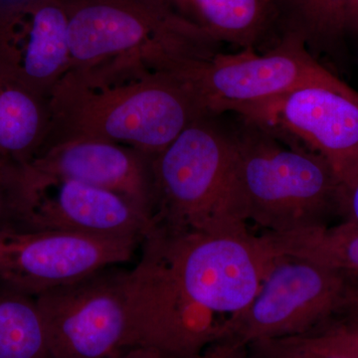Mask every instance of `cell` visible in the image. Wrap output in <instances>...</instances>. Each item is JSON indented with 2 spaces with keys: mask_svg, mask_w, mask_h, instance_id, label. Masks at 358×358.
I'll return each mask as SVG.
<instances>
[{
  "mask_svg": "<svg viewBox=\"0 0 358 358\" xmlns=\"http://www.w3.org/2000/svg\"><path fill=\"white\" fill-rule=\"evenodd\" d=\"M70 69L99 81L187 74L220 53L164 0H64Z\"/></svg>",
  "mask_w": 358,
  "mask_h": 358,
  "instance_id": "obj_1",
  "label": "cell"
},
{
  "mask_svg": "<svg viewBox=\"0 0 358 358\" xmlns=\"http://www.w3.org/2000/svg\"><path fill=\"white\" fill-rule=\"evenodd\" d=\"M49 110L43 150L61 141L92 138L126 145L152 159L193 122L214 115L185 75L171 73L99 81L68 71L52 89Z\"/></svg>",
  "mask_w": 358,
  "mask_h": 358,
  "instance_id": "obj_2",
  "label": "cell"
},
{
  "mask_svg": "<svg viewBox=\"0 0 358 358\" xmlns=\"http://www.w3.org/2000/svg\"><path fill=\"white\" fill-rule=\"evenodd\" d=\"M231 124L238 205L246 223L271 234L327 226L343 185L315 152L237 115Z\"/></svg>",
  "mask_w": 358,
  "mask_h": 358,
  "instance_id": "obj_3",
  "label": "cell"
},
{
  "mask_svg": "<svg viewBox=\"0 0 358 358\" xmlns=\"http://www.w3.org/2000/svg\"><path fill=\"white\" fill-rule=\"evenodd\" d=\"M222 115L199 117L152 160V227L173 232L248 227L237 201L232 128Z\"/></svg>",
  "mask_w": 358,
  "mask_h": 358,
  "instance_id": "obj_4",
  "label": "cell"
},
{
  "mask_svg": "<svg viewBox=\"0 0 358 358\" xmlns=\"http://www.w3.org/2000/svg\"><path fill=\"white\" fill-rule=\"evenodd\" d=\"M186 293L217 315H235L255 296L278 252L267 234L248 227L215 232L152 228L143 238Z\"/></svg>",
  "mask_w": 358,
  "mask_h": 358,
  "instance_id": "obj_5",
  "label": "cell"
},
{
  "mask_svg": "<svg viewBox=\"0 0 358 358\" xmlns=\"http://www.w3.org/2000/svg\"><path fill=\"white\" fill-rule=\"evenodd\" d=\"M128 278L110 266L35 296L50 358H110L134 348Z\"/></svg>",
  "mask_w": 358,
  "mask_h": 358,
  "instance_id": "obj_6",
  "label": "cell"
},
{
  "mask_svg": "<svg viewBox=\"0 0 358 358\" xmlns=\"http://www.w3.org/2000/svg\"><path fill=\"white\" fill-rule=\"evenodd\" d=\"M226 113L320 155L343 187L358 178V92L341 79L254 102L226 103L220 114Z\"/></svg>",
  "mask_w": 358,
  "mask_h": 358,
  "instance_id": "obj_7",
  "label": "cell"
},
{
  "mask_svg": "<svg viewBox=\"0 0 358 358\" xmlns=\"http://www.w3.org/2000/svg\"><path fill=\"white\" fill-rule=\"evenodd\" d=\"M348 294L333 268L278 252L255 296L224 322L220 338L257 343L303 333L336 315Z\"/></svg>",
  "mask_w": 358,
  "mask_h": 358,
  "instance_id": "obj_8",
  "label": "cell"
},
{
  "mask_svg": "<svg viewBox=\"0 0 358 358\" xmlns=\"http://www.w3.org/2000/svg\"><path fill=\"white\" fill-rule=\"evenodd\" d=\"M141 243V261L128 278L134 348L192 358L205 343L220 338L216 315L186 293L150 242Z\"/></svg>",
  "mask_w": 358,
  "mask_h": 358,
  "instance_id": "obj_9",
  "label": "cell"
},
{
  "mask_svg": "<svg viewBox=\"0 0 358 358\" xmlns=\"http://www.w3.org/2000/svg\"><path fill=\"white\" fill-rule=\"evenodd\" d=\"M212 114L226 103L254 102L339 78L324 67L298 37H280L263 54L256 49L219 53L187 75Z\"/></svg>",
  "mask_w": 358,
  "mask_h": 358,
  "instance_id": "obj_10",
  "label": "cell"
},
{
  "mask_svg": "<svg viewBox=\"0 0 358 358\" xmlns=\"http://www.w3.org/2000/svg\"><path fill=\"white\" fill-rule=\"evenodd\" d=\"M141 241L47 229L0 230V282L32 296L128 262Z\"/></svg>",
  "mask_w": 358,
  "mask_h": 358,
  "instance_id": "obj_11",
  "label": "cell"
},
{
  "mask_svg": "<svg viewBox=\"0 0 358 358\" xmlns=\"http://www.w3.org/2000/svg\"><path fill=\"white\" fill-rule=\"evenodd\" d=\"M31 205L25 229L143 242L152 218L121 194L79 181L38 176L28 169Z\"/></svg>",
  "mask_w": 358,
  "mask_h": 358,
  "instance_id": "obj_12",
  "label": "cell"
},
{
  "mask_svg": "<svg viewBox=\"0 0 358 358\" xmlns=\"http://www.w3.org/2000/svg\"><path fill=\"white\" fill-rule=\"evenodd\" d=\"M69 69L64 0H0V71L49 96Z\"/></svg>",
  "mask_w": 358,
  "mask_h": 358,
  "instance_id": "obj_13",
  "label": "cell"
},
{
  "mask_svg": "<svg viewBox=\"0 0 358 358\" xmlns=\"http://www.w3.org/2000/svg\"><path fill=\"white\" fill-rule=\"evenodd\" d=\"M152 160L126 145L74 138L44 148L27 167L38 176L72 179L121 194L154 218Z\"/></svg>",
  "mask_w": 358,
  "mask_h": 358,
  "instance_id": "obj_14",
  "label": "cell"
},
{
  "mask_svg": "<svg viewBox=\"0 0 358 358\" xmlns=\"http://www.w3.org/2000/svg\"><path fill=\"white\" fill-rule=\"evenodd\" d=\"M49 96L0 71V157L27 166L43 150Z\"/></svg>",
  "mask_w": 358,
  "mask_h": 358,
  "instance_id": "obj_15",
  "label": "cell"
},
{
  "mask_svg": "<svg viewBox=\"0 0 358 358\" xmlns=\"http://www.w3.org/2000/svg\"><path fill=\"white\" fill-rule=\"evenodd\" d=\"M219 43L256 49L272 32L271 0H164Z\"/></svg>",
  "mask_w": 358,
  "mask_h": 358,
  "instance_id": "obj_16",
  "label": "cell"
},
{
  "mask_svg": "<svg viewBox=\"0 0 358 358\" xmlns=\"http://www.w3.org/2000/svg\"><path fill=\"white\" fill-rule=\"evenodd\" d=\"M350 0H271L272 31L300 38L313 52L334 51L346 33Z\"/></svg>",
  "mask_w": 358,
  "mask_h": 358,
  "instance_id": "obj_17",
  "label": "cell"
},
{
  "mask_svg": "<svg viewBox=\"0 0 358 358\" xmlns=\"http://www.w3.org/2000/svg\"><path fill=\"white\" fill-rule=\"evenodd\" d=\"M280 253L310 259L338 272L358 294V227L343 222L288 234L266 232Z\"/></svg>",
  "mask_w": 358,
  "mask_h": 358,
  "instance_id": "obj_18",
  "label": "cell"
},
{
  "mask_svg": "<svg viewBox=\"0 0 358 358\" xmlns=\"http://www.w3.org/2000/svg\"><path fill=\"white\" fill-rule=\"evenodd\" d=\"M0 358H50L36 298L0 282Z\"/></svg>",
  "mask_w": 358,
  "mask_h": 358,
  "instance_id": "obj_19",
  "label": "cell"
},
{
  "mask_svg": "<svg viewBox=\"0 0 358 358\" xmlns=\"http://www.w3.org/2000/svg\"><path fill=\"white\" fill-rule=\"evenodd\" d=\"M30 205L27 166L0 157V230L25 229Z\"/></svg>",
  "mask_w": 358,
  "mask_h": 358,
  "instance_id": "obj_20",
  "label": "cell"
},
{
  "mask_svg": "<svg viewBox=\"0 0 358 358\" xmlns=\"http://www.w3.org/2000/svg\"><path fill=\"white\" fill-rule=\"evenodd\" d=\"M336 315H345V322L329 334L358 352V294H350Z\"/></svg>",
  "mask_w": 358,
  "mask_h": 358,
  "instance_id": "obj_21",
  "label": "cell"
},
{
  "mask_svg": "<svg viewBox=\"0 0 358 358\" xmlns=\"http://www.w3.org/2000/svg\"><path fill=\"white\" fill-rule=\"evenodd\" d=\"M339 215L343 216L345 222L358 227V178L343 189Z\"/></svg>",
  "mask_w": 358,
  "mask_h": 358,
  "instance_id": "obj_22",
  "label": "cell"
},
{
  "mask_svg": "<svg viewBox=\"0 0 358 358\" xmlns=\"http://www.w3.org/2000/svg\"><path fill=\"white\" fill-rule=\"evenodd\" d=\"M122 358H166L157 350L148 348H129L122 353Z\"/></svg>",
  "mask_w": 358,
  "mask_h": 358,
  "instance_id": "obj_23",
  "label": "cell"
},
{
  "mask_svg": "<svg viewBox=\"0 0 358 358\" xmlns=\"http://www.w3.org/2000/svg\"><path fill=\"white\" fill-rule=\"evenodd\" d=\"M346 32H358V0H350L346 13Z\"/></svg>",
  "mask_w": 358,
  "mask_h": 358,
  "instance_id": "obj_24",
  "label": "cell"
},
{
  "mask_svg": "<svg viewBox=\"0 0 358 358\" xmlns=\"http://www.w3.org/2000/svg\"><path fill=\"white\" fill-rule=\"evenodd\" d=\"M339 345H341V348H343V350H345L346 352L350 353V355H352V357L353 358H358L357 350H352V348H348V346L343 345V343H339Z\"/></svg>",
  "mask_w": 358,
  "mask_h": 358,
  "instance_id": "obj_25",
  "label": "cell"
},
{
  "mask_svg": "<svg viewBox=\"0 0 358 358\" xmlns=\"http://www.w3.org/2000/svg\"><path fill=\"white\" fill-rule=\"evenodd\" d=\"M110 358H122V353H121V355H117V357H110Z\"/></svg>",
  "mask_w": 358,
  "mask_h": 358,
  "instance_id": "obj_26",
  "label": "cell"
}]
</instances>
